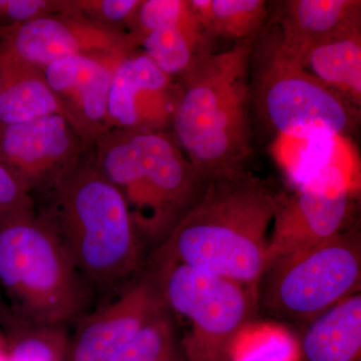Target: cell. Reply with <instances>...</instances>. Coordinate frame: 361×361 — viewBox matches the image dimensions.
I'll list each match as a JSON object with an SVG mask.
<instances>
[{
  "label": "cell",
  "mask_w": 361,
  "mask_h": 361,
  "mask_svg": "<svg viewBox=\"0 0 361 361\" xmlns=\"http://www.w3.org/2000/svg\"><path fill=\"white\" fill-rule=\"evenodd\" d=\"M283 194L246 170L214 178L149 259L180 263L257 290Z\"/></svg>",
  "instance_id": "1"
},
{
  "label": "cell",
  "mask_w": 361,
  "mask_h": 361,
  "mask_svg": "<svg viewBox=\"0 0 361 361\" xmlns=\"http://www.w3.org/2000/svg\"><path fill=\"white\" fill-rule=\"evenodd\" d=\"M42 189L45 203L39 215L92 290H116L142 270L146 245L122 195L90 157L71 161Z\"/></svg>",
  "instance_id": "2"
},
{
  "label": "cell",
  "mask_w": 361,
  "mask_h": 361,
  "mask_svg": "<svg viewBox=\"0 0 361 361\" xmlns=\"http://www.w3.org/2000/svg\"><path fill=\"white\" fill-rule=\"evenodd\" d=\"M254 42L212 52L180 80L172 135L208 180L246 170L253 152L249 71Z\"/></svg>",
  "instance_id": "3"
},
{
  "label": "cell",
  "mask_w": 361,
  "mask_h": 361,
  "mask_svg": "<svg viewBox=\"0 0 361 361\" xmlns=\"http://www.w3.org/2000/svg\"><path fill=\"white\" fill-rule=\"evenodd\" d=\"M94 146V166L122 195L146 247L167 238L210 182L165 130H111Z\"/></svg>",
  "instance_id": "4"
},
{
  "label": "cell",
  "mask_w": 361,
  "mask_h": 361,
  "mask_svg": "<svg viewBox=\"0 0 361 361\" xmlns=\"http://www.w3.org/2000/svg\"><path fill=\"white\" fill-rule=\"evenodd\" d=\"M0 289L13 314L63 326L87 313L94 294L56 233L35 210L0 223Z\"/></svg>",
  "instance_id": "5"
},
{
  "label": "cell",
  "mask_w": 361,
  "mask_h": 361,
  "mask_svg": "<svg viewBox=\"0 0 361 361\" xmlns=\"http://www.w3.org/2000/svg\"><path fill=\"white\" fill-rule=\"evenodd\" d=\"M251 113L277 135L345 137L360 111L310 75L285 49L272 20L254 42L249 71Z\"/></svg>",
  "instance_id": "6"
},
{
  "label": "cell",
  "mask_w": 361,
  "mask_h": 361,
  "mask_svg": "<svg viewBox=\"0 0 361 361\" xmlns=\"http://www.w3.org/2000/svg\"><path fill=\"white\" fill-rule=\"evenodd\" d=\"M146 269L169 310L188 323L180 344L185 361H232L257 290L180 263L149 259Z\"/></svg>",
  "instance_id": "7"
},
{
  "label": "cell",
  "mask_w": 361,
  "mask_h": 361,
  "mask_svg": "<svg viewBox=\"0 0 361 361\" xmlns=\"http://www.w3.org/2000/svg\"><path fill=\"white\" fill-rule=\"evenodd\" d=\"M361 239L357 227L310 250L271 263L257 294L273 314L308 324L344 299L360 293Z\"/></svg>",
  "instance_id": "8"
},
{
  "label": "cell",
  "mask_w": 361,
  "mask_h": 361,
  "mask_svg": "<svg viewBox=\"0 0 361 361\" xmlns=\"http://www.w3.org/2000/svg\"><path fill=\"white\" fill-rule=\"evenodd\" d=\"M353 209L350 191L336 166L323 168L295 193H284L271 227L265 268L345 232Z\"/></svg>",
  "instance_id": "9"
},
{
  "label": "cell",
  "mask_w": 361,
  "mask_h": 361,
  "mask_svg": "<svg viewBox=\"0 0 361 361\" xmlns=\"http://www.w3.org/2000/svg\"><path fill=\"white\" fill-rule=\"evenodd\" d=\"M25 25L0 28V51L37 66H45L71 56L122 59L135 51L140 39L129 32L104 27L66 8Z\"/></svg>",
  "instance_id": "10"
},
{
  "label": "cell",
  "mask_w": 361,
  "mask_h": 361,
  "mask_svg": "<svg viewBox=\"0 0 361 361\" xmlns=\"http://www.w3.org/2000/svg\"><path fill=\"white\" fill-rule=\"evenodd\" d=\"M165 305L155 278L146 269L115 300L78 319L66 361H110Z\"/></svg>",
  "instance_id": "11"
},
{
  "label": "cell",
  "mask_w": 361,
  "mask_h": 361,
  "mask_svg": "<svg viewBox=\"0 0 361 361\" xmlns=\"http://www.w3.org/2000/svg\"><path fill=\"white\" fill-rule=\"evenodd\" d=\"M82 137L61 115L42 116L16 125L0 126V161L32 191L84 155Z\"/></svg>",
  "instance_id": "12"
},
{
  "label": "cell",
  "mask_w": 361,
  "mask_h": 361,
  "mask_svg": "<svg viewBox=\"0 0 361 361\" xmlns=\"http://www.w3.org/2000/svg\"><path fill=\"white\" fill-rule=\"evenodd\" d=\"M180 85L144 54L133 52L116 65L108 99L110 130H164L172 122Z\"/></svg>",
  "instance_id": "13"
},
{
  "label": "cell",
  "mask_w": 361,
  "mask_h": 361,
  "mask_svg": "<svg viewBox=\"0 0 361 361\" xmlns=\"http://www.w3.org/2000/svg\"><path fill=\"white\" fill-rule=\"evenodd\" d=\"M122 59L71 56L44 68L45 80L61 104L66 120L87 148L111 130L109 92L114 70Z\"/></svg>",
  "instance_id": "14"
},
{
  "label": "cell",
  "mask_w": 361,
  "mask_h": 361,
  "mask_svg": "<svg viewBox=\"0 0 361 361\" xmlns=\"http://www.w3.org/2000/svg\"><path fill=\"white\" fill-rule=\"evenodd\" d=\"M271 20L295 59L316 45L361 30L360 0H283Z\"/></svg>",
  "instance_id": "15"
},
{
  "label": "cell",
  "mask_w": 361,
  "mask_h": 361,
  "mask_svg": "<svg viewBox=\"0 0 361 361\" xmlns=\"http://www.w3.org/2000/svg\"><path fill=\"white\" fill-rule=\"evenodd\" d=\"M51 115L65 116V113L44 71L0 51V126Z\"/></svg>",
  "instance_id": "16"
},
{
  "label": "cell",
  "mask_w": 361,
  "mask_h": 361,
  "mask_svg": "<svg viewBox=\"0 0 361 361\" xmlns=\"http://www.w3.org/2000/svg\"><path fill=\"white\" fill-rule=\"evenodd\" d=\"M303 361H361V294L348 297L308 323Z\"/></svg>",
  "instance_id": "17"
},
{
  "label": "cell",
  "mask_w": 361,
  "mask_h": 361,
  "mask_svg": "<svg viewBox=\"0 0 361 361\" xmlns=\"http://www.w3.org/2000/svg\"><path fill=\"white\" fill-rule=\"evenodd\" d=\"M212 44L194 11L179 23L157 28L140 37L142 52L169 78L180 80L212 54Z\"/></svg>",
  "instance_id": "18"
},
{
  "label": "cell",
  "mask_w": 361,
  "mask_h": 361,
  "mask_svg": "<svg viewBox=\"0 0 361 361\" xmlns=\"http://www.w3.org/2000/svg\"><path fill=\"white\" fill-rule=\"evenodd\" d=\"M296 59L318 82L360 111L361 30L316 45Z\"/></svg>",
  "instance_id": "19"
},
{
  "label": "cell",
  "mask_w": 361,
  "mask_h": 361,
  "mask_svg": "<svg viewBox=\"0 0 361 361\" xmlns=\"http://www.w3.org/2000/svg\"><path fill=\"white\" fill-rule=\"evenodd\" d=\"M192 8L211 39L254 42L270 21L265 0H190Z\"/></svg>",
  "instance_id": "20"
},
{
  "label": "cell",
  "mask_w": 361,
  "mask_h": 361,
  "mask_svg": "<svg viewBox=\"0 0 361 361\" xmlns=\"http://www.w3.org/2000/svg\"><path fill=\"white\" fill-rule=\"evenodd\" d=\"M9 361H66L68 339L63 325L33 323L6 310Z\"/></svg>",
  "instance_id": "21"
},
{
  "label": "cell",
  "mask_w": 361,
  "mask_h": 361,
  "mask_svg": "<svg viewBox=\"0 0 361 361\" xmlns=\"http://www.w3.org/2000/svg\"><path fill=\"white\" fill-rule=\"evenodd\" d=\"M174 315L161 308L110 361H166L179 348Z\"/></svg>",
  "instance_id": "22"
},
{
  "label": "cell",
  "mask_w": 361,
  "mask_h": 361,
  "mask_svg": "<svg viewBox=\"0 0 361 361\" xmlns=\"http://www.w3.org/2000/svg\"><path fill=\"white\" fill-rule=\"evenodd\" d=\"M140 4L141 0H63L66 8L85 20L129 33H133Z\"/></svg>",
  "instance_id": "23"
},
{
  "label": "cell",
  "mask_w": 361,
  "mask_h": 361,
  "mask_svg": "<svg viewBox=\"0 0 361 361\" xmlns=\"http://www.w3.org/2000/svg\"><path fill=\"white\" fill-rule=\"evenodd\" d=\"M192 13L193 8L190 0H141L133 33L140 39L145 33L157 28L179 23Z\"/></svg>",
  "instance_id": "24"
},
{
  "label": "cell",
  "mask_w": 361,
  "mask_h": 361,
  "mask_svg": "<svg viewBox=\"0 0 361 361\" xmlns=\"http://www.w3.org/2000/svg\"><path fill=\"white\" fill-rule=\"evenodd\" d=\"M30 192L25 183L0 161V223L35 210Z\"/></svg>",
  "instance_id": "25"
},
{
  "label": "cell",
  "mask_w": 361,
  "mask_h": 361,
  "mask_svg": "<svg viewBox=\"0 0 361 361\" xmlns=\"http://www.w3.org/2000/svg\"><path fill=\"white\" fill-rule=\"evenodd\" d=\"M63 11L61 1L51 0H0L2 27H13Z\"/></svg>",
  "instance_id": "26"
},
{
  "label": "cell",
  "mask_w": 361,
  "mask_h": 361,
  "mask_svg": "<svg viewBox=\"0 0 361 361\" xmlns=\"http://www.w3.org/2000/svg\"><path fill=\"white\" fill-rule=\"evenodd\" d=\"M0 361H9L6 336L1 334H0Z\"/></svg>",
  "instance_id": "27"
},
{
  "label": "cell",
  "mask_w": 361,
  "mask_h": 361,
  "mask_svg": "<svg viewBox=\"0 0 361 361\" xmlns=\"http://www.w3.org/2000/svg\"><path fill=\"white\" fill-rule=\"evenodd\" d=\"M166 361H185L184 356H183L182 353H180V348Z\"/></svg>",
  "instance_id": "28"
},
{
  "label": "cell",
  "mask_w": 361,
  "mask_h": 361,
  "mask_svg": "<svg viewBox=\"0 0 361 361\" xmlns=\"http://www.w3.org/2000/svg\"><path fill=\"white\" fill-rule=\"evenodd\" d=\"M6 308H4V304L1 303V301H0V318H1V316L4 315V311H6Z\"/></svg>",
  "instance_id": "29"
}]
</instances>
